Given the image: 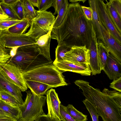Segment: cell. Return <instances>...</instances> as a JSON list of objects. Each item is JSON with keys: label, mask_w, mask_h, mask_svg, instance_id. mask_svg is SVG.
Here are the masks:
<instances>
[{"label": "cell", "mask_w": 121, "mask_h": 121, "mask_svg": "<svg viewBox=\"0 0 121 121\" xmlns=\"http://www.w3.org/2000/svg\"><path fill=\"white\" fill-rule=\"evenodd\" d=\"M23 103L19 104L20 118L25 121H34L40 116L45 114L43 107L46 101V97L39 96L30 90L27 92Z\"/></svg>", "instance_id": "5"}, {"label": "cell", "mask_w": 121, "mask_h": 121, "mask_svg": "<svg viewBox=\"0 0 121 121\" xmlns=\"http://www.w3.org/2000/svg\"><path fill=\"white\" fill-rule=\"evenodd\" d=\"M95 108L103 121H121V106L110 96L90 85L88 82L78 80L74 82Z\"/></svg>", "instance_id": "2"}, {"label": "cell", "mask_w": 121, "mask_h": 121, "mask_svg": "<svg viewBox=\"0 0 121 121\" xmlns=\"http://www.w3.org/2000/svg\"><path fill=\"white\" fill-rule=\"evenodd\" d=\"M0 109L12 118L17 120L20 118L21 112L19 107H16L0 100Z\"/></svg>", "instance_id": "22"}, {"label": "cell", "mask_w": 121, "mask_h": 121, "mask_svg": "<svg viewBox=\"0 0 121 121\" xmlns=\"http://www.w3.org/2000/svg\"><path fill=\"white\" fill-rule=\"evenodd\" d=\"M0 116L6 117H11L9 115L3 112L0 109ZM12 118V117H11Z\"/></svg>", "instance_id": "47"}, {"label": "cell", "mask_w": 121, "mask_h": 121, "mask_svg": "<svg viewBox=\"0 0 121 121\" xmlns=\"http://www.w3.org/2000/svg\"><path fill=\"white\" fill-rule=\"evenodd\" d=\"M0 6L3 12L10 18L19 20L11 7L3 3L1 1L0 2Z\"/></svg>", "instance_id": "32"}, {"label": "cell", "mask_w": 121, "mask_h": 121, "mask_svg": "<svg viewBox=\"0 0 121 121\" xmlns=\"http://www.w3.org/2000/svg\"><path fill=\"white\" fill-rule=\"evenodd\" d=\"M21 20L10 19L0 21V30L8 28L19 23Z\"/></svg>", "instance_id": "34"}, {"label": "cell", "mask_w": 121, "mask_h": 121, "mask_svg": "<svg viewBox=\"0 0 121 121\" xmlns=\"http://www.w3.org/2000/svg\"><path fill=\"white\" fill-rule=\"evenodd\" d=\"M97 52L100 69L103 70L106 64L109 52L107 46L102 42H97Z\"/></svg>", "instance_id": "23"}, {"label": "cell", "mask_w": 121, "mask_h": 121, "mask_svg": "<svg viewBox=\"0 0 121 121\" xmlns=\"http://www.w3.org/2000/svg\"><path fill=\"white\" fill-rule=\"evenodd\" d=\"M64 0H53L52 6L54 7L55 12L53 14L55 15L58 13V12L62 5Z\"/></svg>", "instance_id": "39"}, {"label": "cell", "mask_w": 121, "mask_h": 121, "mask_svg": "<svg viewBox=\"0 0 121 121\" xmlns=\"http://www.w3.org/2000/svg\"><path fill=\"white\" fill-rule=\"evenodd\" d=\"M11 57L7 52L0 53V63H6Z\"/></svg>", "instance_id": "41"}, {"label": "cell", "mask_w": 121, "mask_h": 121, "mask_svg": "<svg viewBox=\"0 0 121 121\" xmlns=\"http://www.w3.org/2000/svg\"><path fill=\"white\" fill-rule=\"evenodd\" d=\"M0 73L6 78L17 86L22 92L27 87L22 73L15 66L7 63H0Z\"/></svg>", "instance_id": "8"}, {"label": "cell", "mask_w": 121, "mask_h": 121, "mask_svg": "<svg viewBox=\"0 0 121 121\" xmlns=\"http://www.w3.org/2000/svg\"><path fill=\"white\" fill-rule=\"evenodd\" d=\"M86 0H70L69 1L72 3L78 2V1H79V2L80 1H81L84 3Z\"/></svg>", "instance_id": "48"}, {"label": "cell", "mask_w": 121, "mask_h": 121, "mask_svg": "<svg viewBox=\"0 0 121 121\" xmlns=\"http://www.w3.org/2000/svg\"><path fill=\"white\" fill-rule=\"evenodd\" d=\"M53 64L62 73L71 71L82 76H90L91 71L89 65L74 63L66 60L59 61L55 60Z\"/></svg>", "instance_id": "10"}, {"label": "cell", "mask_w": 121, "mask_h": 121, "mask_svg": "<svg viewBox=\"0 0 121 121\" xmlns=\"http://www.w3.org/2000/svg\"><path fill=\"white\" fill-rule=\"evenodd\" d=\"M109 87L120 92H121V77L113 80L110 83Z\"/></svg>", "instance_id": "37"}, {"label": "cell", "mask_w": 121, "mask_h": 121, "mask_svg": "<svg viewBox=\"0 0 121 121\" xmlns=\"http://www.w3.org/2000/svg\"><path fill=\"white\" fill-rule=\"evenodd\" d=\"M88 2L90 7L92 11V18L91 21L95 32L97 42L103 43L106 46L102 32L103 25L99 18L97 12L96 0H89Z\"/></svg>", "instance_id": "16"}, {"label": "cell", "mask_w": 121, "mask_h": 121, "mask_svg": "<svg viewBox=\"0 0 121 121\" xmlns=\"http://www.w3.org/2000/svg\"><path fill=\"white\" fill-rule=\"evenodd\" d=\"M66 107L69 114L76 121H86L87 120V115L78 111L72 105L69 104Z\"/></svg>", "instance_id": "26"}, {"label": "cell", "mask_w": 121, "mask_h": 121, "mask_svg": "<svg viewBox=\"0 0 121 121\" xmlns=\"http://www.w3.org/2000/svg\"><path fill=\"white\" fill-rule=\"evenodd\" d=\"M60 112L61 120L63 121H76L69 115L66 106L61 104L60 106Z\"/></svg>", "instance_id": "35"}, {"label": "cell", "mask_w": 121, "mask_h": 121, "mask_svg": "<svg viewBox=\"0 0 121 121\" xmlns=\"http://www.w3.org/2000/svg\"><path fill=\"white\" fill-rule=\"evenodd\" d=\"M82 102L89 112L92 121H99V116L95 108L86 99L83 100Z\"/></svg>", "instance_id": "31"}, {"label": "cell", "mask_w": 121, "mask_h": 121, "mask_svg": "<svg viewBox=\"0 0 121 121\" xmlns=\"http://www.w3.org/2000/svg\"><path fill=\"white\" fill-rule=\"evenodd\" d=\"M17 0H3L1 1L3 3L11 7L13 6Z\"/></svg>", "instance_id": "42"}, {"label": "cell", "mask_w": 121, "mask_h": 121, "mask_svg": "<svg viewBox=\"0 0 121 121\" xmlns=\"http://www.w3.org/2000/svg\"><path fill=\"white\" fill-rule=\"evenodd\" d=\"M17 120L9 117L0 116V121H17Z\"/></svg>", "instance_id": "43"}, {"label": "cell", "mask_w": 121, "mask_h": 121, "mask_svg": "<svg viewBox=\"0 0 121 121\" xmlns=\"http://www.w3.org/2000/svg\"><path fill=\"white\" fill-rule=\"evenodd\" d=\"M81 8L86 19L92 21V12L91 7L81 6Z\"/></svg>", "instance_id": "38"}, {"label": "cell", "mask_w": 121, "mask_h": 121, "mask_svg": "<svg viewBox=\"0 0 121 121\" xmlns=\"http://www.w3.org/2000/svg\"><path fill=\"white\" fill-rule=\"evenodd\" d=\"M55 16L50 12L37 11V15L31 22L30 28L25 35L36 40L47 34L53 26Z\"/></svg>", "instance_id": "6"}, {"label": "cell", "mask_w": 121, "mask_h": 121, "mask_svg": "<svg viewBox=\"0 0 121 121\" xmlns=\"http://www.w3.org/2000/svg\"><path fill=\"white\" fill-rule=\"evenodd\" d=\"M29 0L33 7H36L38 8L39 5V0Z\"/></svg>", "instance_id": "45"}, {"label": "cell", "mask_w": 121, "mask_h": 121, "mask_svg": "<svg viewBox=\"0 0 121 121\" xmlns=\"http://www.w3.org/2000/svg\"><path fill=\"white\" fill-rule=\"evenodd\" d=\"M13 56L7 63L17 68L22 73L41 66L52 63L40 54L35 45H25L12 48Z\"/></svg>", "instance_id": "3"}, {"label": "cell", "mask_w": 121, "mask_h": 121, "mask_svg": "<svg viewBox=\"0 0 121 121\" xmlns=\"http://www.w3.org/2000/svg\"><path fill=\"white\" fill-rule=\"evenodd\" d=\"M0 11L1 12H2L3 13H4L3 12V11L2 10V9H1V8L0 7Z\"/></svg>", "instance_id": "50"}, {"label": "cell", "mask_w": 121, "mask_h": 121, "mask_svg": "<svg viewBox=\"0 0 121 121\" xmlns=\"http://www.w3.org/2000/svg\"><path fill=\"white\" fill-rule=\"evenodd\" d=\"M103 70L110 79H117L121 76V62L109 53Z\"/></svg>", "instance_id": "12"}, {"label": "cell", "mask_w": 121, "mask_h": 121, "mask_svg": "<svg viewBox=\"0 0 121 121\" xmlns=\"http://www.w3.org/2000/svg\"><path fill=\"white\" fill-rule=\"evenodd\" d=\"M106 8L110 18L118 31L121 34V18L113 6L111 0H106Z\"/></svg>", "instance_id": "21"}, {"label": "cell", "mask_w": 121, "mask_h": 121, "mask_svg": "<svg viewBox=\"0 0 121 121\" xmlns=\"http://www.w3.org/2000/svg\"><path fill=\"white\" fill-rule=\"evenodd\" d=\"M89 66L92 75H95L101 72L97 52V42L95 33L93 36L90 46Z\"/></svg>", "instance_id": "14"}, {"label": "cell", "mask_w": 121, "mask_h": 121, "mask_svg": "<svg viewBox=\"0 0 121 121\" xmlns=\"http://www.w3.org/2000/svg\"><path fill=\"white\" fill-rule=\"evenodd\" d=\"M96 8L99 18L103 25L119 43L121 44V34L117 30L107 12L103 0H96Z\"/></svg>", "instance_id": "9"}, {"label": "cell", "mask_w": 121, "mask_h": 121, "mask_svg": "<svg viewBox=\"0 0 121 121\" xmlns=\"http://www.w3.org/2000/svg\"><path fill=\"white\" fill-rule=\"evenodd\" d=\"M62 73L53 64L43 65L22 73L26 81L32 80L48 85L52 88L67 85Z\"/></svg>", "instance_id": "4"}, {"label": "cell", "mask_w": 121, "mask_h": 121, "mask_svg": "<svg viewBox=\"0 0 121 121\" xmlns=\"http://www.w3.org/2000/svg\"><path fill=\"white\" fill-rule=\"evenodd\" d=\"M53 0H39L38 11H46L52 6Z\"/></svg>", "instance_id": "36"}, {"label": "cell", "mask_w": 121, "mask_h": 121, "mask_svg": "<svg viewBox=\"0 0 121 121\" xmlns=\"http://www.w3.org/2000/svg\"><path fill=\"white\" fill-rule=\"evenodd\" d=\"M4 91L14 96L20 104L24 101L19 88L6 78L0 73V91Z\"/></svg>", "instance_id": "15"}, {"label": "cell", "mask_w": 121, "mask_h": 121, "mask_svg": "<svg viewBox=\"0 0 121 121\" xmlns=\"http://www.w3.org/2000/svg\"><path fill=\"white\" fill-rule=\"evenodd\" d=\"M26 83L27 87L31 91L39 96L45 95L47 91L52 88L48 85L34 81H26Z\"/></svg>", "instance_id": "20"}, {"label": "cell", "mask_w": 121, "mask_h": 121, "mask_svg": "<svg viewBox=\"0 0 121 121\" xmlns=\"http://www.w3.org/2000/svg\"><path fill=\"white\" fill-rule=\"evenodd\" d=\"M10 19H12L10 18L4 13L0 11V21H1Z\"/></svg>", "instance_id": "44"}, {"label": "cell", "mask_w": 121, "mask_h": 121, "mask_svg": "<svg viewBox=\"0 0 121 121\" xmlns=\"http://www.w3.org/2000/svg\"><path fill=\"white\" fill-rule=\"evenodd\" d=\"M52 27L47 34L42 35L36 40L35 42L36 48L40 54L49 60H52L50 56V46L51 33Z\"/></svg>", "instance_id": "18"}, {"label": "cell", "mask_w": 121, "mask_h": 121, "mask_svg": "<svg viewBox=\"0 0 121 121\" xmlns=\"http://www.w3.org/2000/svg\"><path fill=\"white\" fill-rule=\"evenodd\" d=\"M45 95L47 104L49 105L57 117L61 120L60 112L61 102L55 89H51L47 91Z\"/></svg>", "instance_id": "19"}, {"label": "cell", "mask_w": 121, "mask_h": 121, "mask_svg": "<svg viewBox=\"0 0 121 121\" xmlns=\"http://www.w3.org/2000/svg\"><path fill=\"white\" fill-rule=\"evenodd\" d=\"M30 22L29 20L24 18L19 23L7 28V30L12 33L19 35L24 34L30 26Z\"/></svg>", "instance_id": "24"}, {"label": "cell", "mask_w": 121, "mask_h": 121, "mask_svg": "<svg viewBox=\"0 0 121 121\" xmlns=\"http://www.w3.org/2000/svg\"></svg>", "instance_id": "51"}, {"label": "cell", "mask_w": 121, "mask_h": 121, "mask_svg": "<svg viewBox=\"0 0 121 121\" xmlns=\"http://www.w3.org/2000/svg\"><path fill=\"white\" fill-rule=\"evenodd\" d=\"M90 51L85 46H74L65 54L63 60L80 64H90Z\"/></svg>", "instance_id": "11"}, {"label": "cell", "mask_w": 121, "mask_h": 121, "mask_svg": "<svg viewBox=\"0 0 121 121\" xmlns=\"http://www.w3.org/2000/svg\"><path fill=\"white\" fill-rule=\"evenodd\" d=\"M36 41L24 34L10 33L7 28L0 31V43L5 48H13L27 45H35Z\"/></svg>", "instance_id": "7"}, {"label": "cell", "mask_w": 121, "mask_h": 121, "mask_svg": "<svg viewBox=\"0 0 121 121\" xmlns=\"http://www.w3.org/2000/svg\"><path fill=\"white\" fill-rule=\"evenodd\" d=\"M5 52H7L5 48L0 43V53Z\"/></svg>", "instance_id": "46"}, {"label": "cell", "mask_w": 121, "mask_h": 121, "mask_svg": "<svg viewBox=\"0 0 121 121\" xmlns=\"http://www.w3.org/2000/svg\"><path fill=\"white\" fill-rule=\"evenodd\" d=\"M68 1L64 0V2L59 10L58 15L55 19L51 33V39L59 41V29L63 21L66 14L69 5Z\"/></svg>", "instance_id": "17"}, {"label": "cell", "mask_w": 121, "mask_h": 121, "mask_svg": "<svg viewBox=\"0 0 121 121\" xmlns=\"http://www.w3.org/2000/svg\"><path fill=\"white\" fill-rule=\"evenodd\" d=\"M48 112L47 114L45 113L40 116L35 121H62L60 120L54 113L52 109L47 104Z\"/></svg>", "instance_id": "28"}, {"label": "cell", "mask_w": 121, "mask_h": 121, "mask_svg": "<svg viewBox=\"0 0 121 121\" xmlns=\"http://www.w3.org/2000/svg\"><path fill=\"white\" fill-rule=\"evenodd\" d=\"M114 9L121 18V0H111Z\"/></svg>", "instance_id": "40"}, {"label": "cell", "mask_w": 121, "mask_h": 121, "mask_svg": "<svg viewBox=\"0 0 121 121\" xmlns=\"http://www.w3.org/2000/svg\"><path fill=\"white\" fill-rule=\"evenodd\" d=\"M23 8L24 18L31 22L37 15V11L30 3L29 0H21Z\"/></svg>", "instance_id": "25"}, {"label": "cell", "mask_w": 121, "mask_h": 121, "mask_svg": "<svg viewBox=\"0 0 121 121\" xmlns=\"http://www.w3.org/2000/svg\"><path fill=\"white\" fill-rule=\"evenodd\" d=\"M79 2L69 4L59 29L58 46H84L88 49L95 33L91 21L86 18Z\"/></svg>", "instance_id": "1"}, {"label": "cell", "mask_w": 121, "mask_h": 121, "mask_svg": "<svg viewBox=\"0 0 121 121\" xmlns=\"http://www.w3.org/2000/svg\"><path fill=\"white\" fill-rule=\"evenodd\" d=\"M0 100L16 107L20 104L14 96L4 91H0Z\"/></svg>", "instance_id": "27"}, {"label": "cell", "mask_w": 121, "mask_h": 121, "mask_svg": "<svg viewBox=\"0 0 121 121\" xmlns=\"http://www.w3.org/2000/svg\"><path fill=\"white\" fill-rule=\"evenodd\" d=\"M102 29L106 46L109 53L121 62V44L110 34L103 26Z\"/></svg>", "instance_id": "13"}, {"label": "cell", "mask_w": 121, "mask_h": 121, "mask_svg": "<svg viewBox=\"0 0 121 121\" xmlns=\"http://www.w3.org/2000/svg\"><path fill=\"white\" fill-rule=\"evenodd\" d=\"M17 121H24L22 119H21V118H19L18 120H17Z\"/></svg>", "instance_id": "49"}, {"label": "cell", "mask_w": 121, "mask_h": 121, "mask_svg": "<svg viewBox=\"0 0 121 121\" xmlns=\"http://www.w3.org/2000/svg\"><path fill=\"white\" fill-rule=\"evenodd\" d=\"M11 7L19 20H21L24 18L21 0H17L14 5Z\"/></svg>", "instance_id": "30"}, {"label": "cell", "mask_w": 121, "mask_h": 121, "mask_svg": "<svg viewBox=\"0 0 121 121\" xmlns=\"http://www.w3.org/2000/svg\"><path fill=\"white\" fill-rule=\"evenodd\" d=\"M102 91L111 96L120 106H121V92L109 90L106 88H105Z\"/></svg>", "instance_id": "33"}, {"label": "cell", "mask_w": 121, "mask_h": 121, "mask_svg": "<svg viewBox=\"0 0 121 121\" xmlns=\"http://www.w3.org/2000/svg\"><path fill=\"white\" fill-rule=\"evenodd\" d=\"M71 48L66 45H57L56 48L55 60L59 61L63 60L65 54L70 50Z\"/></svg>", "instance_id": "29"}]
</instances>
